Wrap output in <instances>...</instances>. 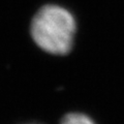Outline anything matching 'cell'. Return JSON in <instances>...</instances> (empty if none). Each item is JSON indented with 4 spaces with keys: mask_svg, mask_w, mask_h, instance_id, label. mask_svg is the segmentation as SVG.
I'll return each mask as SVG.
<instances>
[{
    "mask_svg": "<svg viewBox=\"0 0 124 124\" xmlns=\"http://www.w3.org/2000/svg\"><path fill=\"white\" fill-rule=\"evenodd\" d=\"M76 29L70 11L51 4L44 6L33 18L31 35L41 50L53 55H65L72 48Z\"/></svg>",
    "mask_w": 124,
    "mask_h": 124,
    "instance_id": "cell-1",
    "label": "cell"
},
{
    "mask_svg": "<svg viewBox=\"0 0 124 124\" xmlns=\"http://www.w3.org/2000/svg\"><path fill=\"white\" fill-rule=\"evenodd\" d=\"M61 124H94V122L86 115L73 113L65 116Z\"/></svg>",
    "mask_w": 124,
    "mask_h": 124,
    "instance_id": "cell-2",
    "label": "cell"
}]
</instances>
